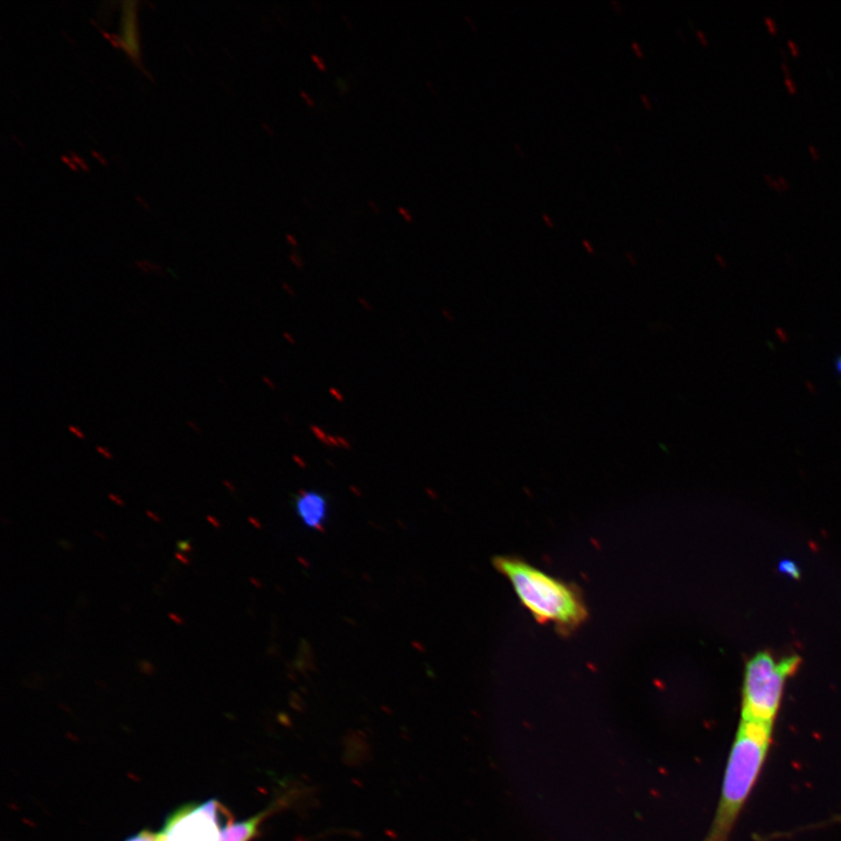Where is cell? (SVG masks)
I'll return each mask as SVG.
<instances>
[{
	"instance_id": "obj_1",
	"label": "cell",
	"mask_w": 841,
	"mask_h": 841,
	"mask_svg": "<svg viewBox=\"0 0 841 841\" xmlns=\"http://www.w3.org/2000/svg\"><path fill=\"white\" fill-rule=\"evenodd\" d=\"M493 565L539 623L553 624L562 634H569L587 621L588 610L578 588L513 556H497Z\"/></svg>"
},
{
	"instance_id": "obj_2",
	"label": "cell",
	"mask_w": 841,
	"mask_h": 841,
	"mask_svg": "<svg viewBox=\"0 0 841 841\" xmlns=\"http://www.w3.org/2000/svg\"><path fill=\"white\" fill-rule=\"evenodd\" d=\"M773 726L741 720L729 755L717 815L704 841H728L766 762Z\"/></svg>"
},
{
	"instance_id": "obj_3",
	"label": "cell",
	"mask_w": 841,
	"mask_h": 841,
	"mask_svg": "<svg viewBox=\"0 0 841 841\" xmlns=\"http://www.w3.org/2000/svg\"><path fill=\"white\" fill-rule=\"evenodd\" d=\"M801 658L791 656L776 662L768 652L757 653L746 666L743 684L742 720L774 725L785 681L794 674Z\"/></svg>"
},
{
	"instance_id": "obj_4",
	"label": "cell",
	"mask_w": 841,
	"mask_h": 841,
	"mask_svg": "<svg viewBox=\"0 0 841 841\" xmlns=\"http://www.w3.org/2000/svg\"><path fill=\"white\" fill-rule=\"evenodd\" d=\"M221 825L203 804L186 805L166 820L161 841H218Z\"/></svg>"
},
{
	"instance_id": "obj_5",
	"label": "cell",
	"mask_w": 841,
	"mask_h": 841,
	"mask_svg": "<svg viewBox=\"0 0 841 841\" xmlns=\"http://www.w3.org/2000/svg\"><path fill=\"white\" fill-rule=\"evenodd\" d=\"M295 510L302 524L321 531L329 517L328 498L316 491H302L295 498Z\"/></svg>"
},
{
	"instance_id": "obj_6",
	"label": "cell",
	"mask_w": 841,
	"mask_h": 841,
	"mask_svg": "<svg viewBox=\"0 0 841 841\" xmlns=\"http://www.w3.org/2000/svg\"><path fill=\"white\" fill-rule=\"evenodd\" d=\"M270 810L259 813V815L243 820L240 823H229L222 827L218 841H250L254 839L263 819L269 815Z\"/></svg>"
},
{
	"instance_id": "obj_7",
	"label": "cell",
	"mask_w": 841,
	"mask_h": 841,
	"mask_svg": "<svg viewBox=\"0 0 841 841\" xmlns=\"http://www.w3.org/2000/svg\"><path fill=\"white\" fill-rule=\"evenodd\" d=\"M135 6V2H125L123 4L122 40L124 45L123 50L127 52L132 59L138 62L139 44Z\"/></svg>"
},
{
	"instance_id": "obj_8",
	"label": "cell",
	"mask_w": 841,
	"mask_h": 841,
	"mask_svg": "<svg viewBox=\"0 0 841 841\" xmlns=\"http://www.w3.org/2000/svg\"><path fill=\"white\" fill-rule=\"evenodd\" d=\"M136 266L144 274L161 275V276L166 274V270L162 266H159V264H156L154 262L137 261Z\"/></svg>"
},
{
	"instance_id": "obj_9",
	"label": "cell",
	"mask_w": 841,
	"mask_h": 841,
	"mask_svg": "<svg viewBox=\"0 0 841 841\" xmlns=\"http://www.w3.org/2000/svg\"><path fill=\"white\" fill-rule=\"evenodd\" d=\"M778 569H780L782 574L790 576L792 579L801 578V571H799V568L794 561L782 560L780 565H778Z\"/></svg>"
},
{
	"instance_id": "obj_10",
	"label": "cell",
	"mask_w": 841,
	"mask_h": 841,
	"mask_svg": "<svg viewBox=\"0 0 841 841\" xmlns=\"http://www.w3.org/2000/svg\"><path fill=\"white\" fill-rule=\"evenodd\" d=\"M764 180H766V183L770 187H773V189L776 190V191L789 190L790 182H789L788 178H785V177H782V176L774 177V176H771V175H764Z\"/></svg>"
},
{
	"instance_id": "obj_11",
	"label": "cell",
	"mask_w": 841,
	"mask_h": 841,
	"mask_svg": "<svg viewBox=\"0 0 841 841\" xmlns=\"http://www.w3.org/2000/svg\"><path fill=\"white\" fill-rule=\"evenodd\" d=\"M124 841H161V836L159 832L142 831Z\"/></svg>"
},
{
	"instance_id": "obj_12",
	"label": "cell",
	"mask_w": 841,
	"mask_h": 841,
	"mask_svg": "<svg viewBox=\"0 0 841 841\" xmlns=\"http://www.w3.org/2000/svg\"><path fill=\"white\" fill-rule=\"evenodd\" d=\"M137 664L139 671H142L144 674H148V676H151V674H154L156 671L155 665L152 664L150 660L142 659L139 660Z\"/></svg>"
},
{
	"instance_id": "obj_13",
	"label": "cell",
	"mask_w": 841,
	"mask_h": 841,
	"mask_svg": "<svg viewBox=\"0 0 841 841\" xmlns=\"http://www.w3.org/2000/svg\"><path fill=\"white\" fill-rule=\"evenodd\" d=\"M67 430H68L69 433L74 435L76 437V439L86 441L87 436H86L85 432H83V430L79 426L71 425V426H68Z\"/></svg>"
},
{
	"instance_id": "obj_14",
	"label": "cell",
	"mask_w": 841,
	"mask_h": 841,
	"mask_svg": "<svg viewBox=\"0 0 841 841\" xmlns=\"http://www.w3.org/2000/svg\"><path fill=\"white\" fill-rule=\"evenodd\" d=\"M177 547L179 551L183 552L184 554L193 552L191 540H179L177 541Z\"/></svg>"
},
{
	"instance_id": "obj_15",
	"label": "cell",
	"mask_w": 841,
	"mask_h": 841,
	"mask_svg": "<svg viewBox=\"0 0 841 841\" xmlns=\"http://www.w3.org/2000/svg\"><path fill=\"white\" fill-rule=\"evenodd\" d=\"M784 85H785V88L788 89V92L790 94H796L797 93V85H796L795 80L791 78V75L784 76Z\"/></svg>"
},
{
	"instance_id": "obj_16",
	"label": "cell",
	"mask_w": 841,
	"mask_h": 841,
	"mask_svg": "<svg viewBox=\"0 0 841 841\" xmlns=\"http://www.w3.org/2000/svg\"><path fill=\"white\" fill-rule=\"evenodd\" d=\"M96 453L101 455L103 458H106V460H108V461H113L114 460V454L111 453V451L106 447L97 446L96 447Z\"/></svg>"
},
{
	"instance_id": "obj_17",
	"label": "cell",
	"mask_w": 841,
	"mask_h": 841,
	"mask_svg": "<svg viewBox=\"0 0 841 841\" xmlns=\"http://www.w3.org/2000/svg\"><path fill=\"white\" fill-rule=\"evenodd\" d=\"M763 19H764V24L767 25L768 30L771 33H776L778 31V26H777L776 20L773 17L766 16Z\"/></svg>"
},
{
	"instance_id": "obj_18",
	"label": "cell",
	"mask_w": 841,
	"mask_h": 841,
	"mask_svg": "<svg viewBox=\"0 0 841 841\" xmlns=\"http://www.w3.org/2000/svg\"><path fill=\"white\" fill-rule=\"evenodd\" d=\"M787 45L791 54L794 55V57H798L799 53H801V48H799L797 41H795L794 39H789L787 41Z\"/></svg>"
},
{
	"instance_id": "obj_19",
	"label": "cell",
	"mask_w": 841,
	"mask_h": 841,
	"mask_svg": "<svg viewBox=\"0 0 841 841\" xmlns=\"http://www.w3.org/2000/svg\"><path fill=\"white\" fill-rule=\"evenodd\" d=\"M697 37L701 43V45L708 46L710 45V39H708L707 34L703 30H697Z\"/></svg>"
},
{
	"instance_id": "obj_20",
	"label": "cell",
	"mask_w": 841,
	"mask_h": 841,
	"mask_svg": "<svg viewBox=\"0 0 841 841\" xmlns=\"http://www.w3.org/2000/svg\"><path fill=\"white\" fill-rule=\"evenodd\" d=\"M175 556L176 559L180 562V564L185 566L191 565V560L187 558V556L184 553L177 552Z\"/></svg>"
},
{
	"instance_id": "obj_21",
	"label": "cell",
	"mask_w": 841,
	"mask_h": 841,
	"mask_svg": "<svg viewBox=\"0 0 841 841\" xmlns=\"http://www.w3.org/2000/svg\"><path fill=\"white\" fill-rule=\"evenodd\" d=\"M808 150H809V154L811 155V157L813 159H815V161H818L820 156H822V155H820V151L818 150V148L816 147L815 144H810Z\"/></svg>"
},
{
	"instance_id": "obj_22",
	"label": "cell",
	"mask_w": 841,
	"mask_h": 841,
	"mask_svg": "<svg viewBox=\"0 0 841 841\" xmlns=\"http://www.w3.org/2000/svg\"><path fill=\"white\" fill-rule=\"evenodd\" d=\"M108 497L111 502H114L117 506H125L124 500L120 496L115 495V493H109Z\"/></svg>"
},
{
	"instance_id": "obj_23",
	"label": "cell",
	"mask_w": 841,
	"mask_h": 841,
	"mask_svg": "<svg viewBox=\"0 0 841 841\" xmlns=\"http://www.w3.org/2000/svg\"><path fill=\"white\" fill-rule=\"evenodd\" d=\"M169 618L173 623H176L177 625H184L185 624L184 618L182 616L178 615V614L169 613Z\"/></svg>"
},
{
	"instance_id": "obj_24",
	"label": "cell",
	"mask_w": 841,
	"mask_h": 841,
	"mask_svg": "<svg viewBox=\"0 0 841 841\" xmlns=\"http://www.w3.org/2000/svg\"><path fill=\"white\" fill-rule=\"evenodd\" d=\"M312 60L316 62L317 67L321 69V71H325L326 65L321 57H318V55L314 54L312 55Z\"/></svg>"
},
{
	"instance_id": "obj_25",
	"label": "cell",
	"mask_w": 841,
	"mask_h": 841,
	"mask_svg": "<svg viewBox=\"0 0 841 841\" xmlns=\"http://www.w3.org/2000/svg\"><path fill=\"white\" fill-rule=\"evenodd\" d=\"M147 516H148V517H149L152 521H155V523H157V524H161V523H162V521H163V520H162V518H161V517H159L157 513L152 512V511H150V510H148V511H147Z\"/></svg>"
},
{
	"instance_id": "obj_26",
	"label": "cell",
	"mask_w": 841,
	"mask_h": 841,
	"mask_svg": "<svg viewBox=\"0 0 841 841\" xmlns=\"http://www.w3.org/2000/svg\"><path fill=\"white\" fill-rule=\"evenodd\" d=\"M187 426H189L193 430L194 433H197V434L201 433V428L196 421H192V420L187 421Z\"/></svg>"
},
{
	"instance_id": "obj_27",
	"label": "cell",
	"mask_w": 841,
	"mask_h": 841,
	"mask_svg": "<svg viewBox=\"0 0 841 841\" xmlns=\"http://www.w3.org/2000/svg\"><path fill=\"white\" fill-rule=\"evenodd\" d=\"M631 47H632V50H634L637 53L638 58H643L644 57V54L641 50V46H639L638 43H636V41H634V43L631 44Z\"/></svg>"
},
{
	"instance_id": "obj_28",
	"label": "cell",
	"mask_w": 841,
	"mask_h": 841,
	"mask_svg": "<svg viewBox=\"0 0 841 841\" xmlns=\"http://www.w3.org/2000/svg\"><path fill=\"white\" fill-rule=\"evenodd\" d=\"M206 520L208 521V523H210L215 528H220L221 527L220 521L213 516H207Z\"/></svg>"
},
{
	"instance_id": "obj_29",
	"label": "cell",
	"mask_w": 841,
	"mask_h": 841,
	"mask_svg": "<svg viewBox=\"0 0 841 841\" xmlns=\"http://www.w3.org/2000/svg\"><path fill=\"white\" fill-rule=\"evenodd\" d=\"M399 212H400V214L403 215V217L406 218V220H408V221L413 220L412 213H410L408 210H406L405 207H399Z\"/></svg>"
},
{
	"instance_id": "obj_30",
	"label": "cell",
	"mask_w": 841,
	"mask_h": 841,
	"mask_svg": "<svg viewBox=\"0 0 841 841\" xmlns=\"http://www.w3.org/2000/svg\"><path fill=\"white\" fill-rule=\"evenodd\" d=\"M58 545L62 548L68 549V551H71V549L73 548L71 542L66 540H58Z\"/></svg>"
},
{
	"instance_id": "obj_31",
	"label": "cell",
	"mask_w": 841,
	"mask_h": 841,
	"mask_svg": "<svg viewBox=\"0 0 841 841\" xmlns=\"http://www.w3.org/2000/svg\"><path fill=\"white\" fill-rule=\"evenodd\" d=\"M641 100L643 101L646 109H651L652 108V104H651L648 96H646L645 94H641Z\"/></svg>"
},
{
	"instance_id": "obj_32",
	"label": "cell",
	"mask_w": 841,
	"mask_h": 841,
	"mask_svg": "<svg viewBox=\"0 0 841 841\" xmlns=\"http://www.w3.org/2000/svg\"><path fill=\"white\" fill-rule=\"evenodd\" d=\"M782 71L784 72V76L791 75L790 68L787 61H783L781 64Z\"/></svg>"
},
{
	"instance_id": "obj_33",
	"label": "cell",
	"mask_w": 841,
	"mask_h": 841,
	"mask_svg": "<svg viewBox=\"0 0 841 841\" xmlns=\"http://www.w3.org/2000/svg\"><path fill=\"white\" fill-rule=\"evenodd\" d=\"M582 245L586 247V249L588 250V252H589L590 254H594V253H595V250H594L593 246H592V245H590V242H589V241H587V240H583V241H582Z\"/></svg>"
},
{
	"instance_id": "obj_34",
	"label": "cell",
	"mask_w": 841,
	"mask_h": 841,
	"mask_svg": "<svg viewBox=\"0 0 841 841\" xmlns=\"http://www.w3.org/2000/svg\"><path fill=\"white\" fill-rule=\"evenodd\" d=\"M542 219H544V220L546 221V224H547L549 227H554V222H553V220H552L551 218H549V217H548V214H546V213H545V214H542Z\"/></svg>"
},
{
	"instance_id": "obj_35",
	"label": "cell",
	"mask_w": 841,
	"mask_h": 841,
	"mask_svg": "<svg viewBox=\"0 0 841 841\" xmlns=\"http://www.w3.org/2000/svg\"><path fill=\"white\" fill-rule=\"evenodd\" d=\"M94 534L96 535L97 538H100L101 540H104V541H108V538L106 537V535H104V533H102L100 531H97V530H94Z\"/></svg>"
},
{
	"instance_id": "obj_36",
	"label": "cell",
	"mask_w": 841,
	"mask_h": 841,
	"mask_svg": "<svg viewBox=\"0 0 841 841\" xmlns=\"http://www.w3.org/2000/svg\"><path fill=\"white\" fill-rule=\"evenodd\" d=\"M611 4H613L615 6V9L618 12H620V13L622 12L621 4L618 3L617 0H611Z\"/></svg>"
},
{
	"instance_id": "obj_37",
	"label": "cell",
	"mask_w": 841,
	"mask_h": 841,
	"mask_svg": "<svg viewBox=\"0 0 841 841\" xmlns=\"http://www.w3.org/2000/svg\"><path fill=\"white\" fill-rule=\"evenodd\" d=\"M836 370H837L838 374L841 375V354L836 361Z\"/></svg>"
},
{
	"instance_id": "obj_38",
	"label": "cell",
	"mask_w": 841,
	"mask_h": 841,
	"mask_svg": "<svg viewBox=\"0 0 841 841\" xmlns=\"http://www.w3.org/2000/svg\"><path fill=\"white\" fill-rule=\"evenodd\" d=\"M302 96L305 97V100H307L309 102V104H311V106H312V103H314V102H312L311 97L308 96V94L305 93V92H302Z\"/></svg>"
},
{
	"instance_id": "obj_39",
	"label": "cell",
	"mask_w": 841,
	"mask_h": 841,
	"mask_svg": "<svg viewBox=\"0 0 841 841\" xmlns=\"http://www.w3.org/2000/svg\"><path fill=\"white\" fill-rule=\"evenodd\" d=\"M224 485L226 486V488L228 490L234 491L233 485L231 483H229L228 481H224Z\"/></svg>"
},
{
	"instance_id": "obj_40",
	"label": "cell",
	"mask_w": 841,
	"mask_h": 841,
	"mask_svg": "<svg viewBox=\"0 0 841 841\" xmlns=\"http://www.w3.org/2000/svg\"><path fill=\"white\" fill-rule=\"evenodd\" d=\"M627 256L629 257V260L631 261V263H632V264H636V263H637V262L635 261V257H634V256H632L630 253H628V254H627Z\"/></svg>"
},
{
	"instance_id": "obj_41",
	"label": "cell",
	"mask_w": 841,
	"mask_h": 841,
	"mask_svg": "<svg viewBox=\"0 0 841 841\" xmlns=\"http://www.w3.org/2000/svg\"><path fill=\"white\" fill-rule=\"evenodd\" d=\"M159 836H161V834H159Z\"/></svg>"
}]
</instances>
